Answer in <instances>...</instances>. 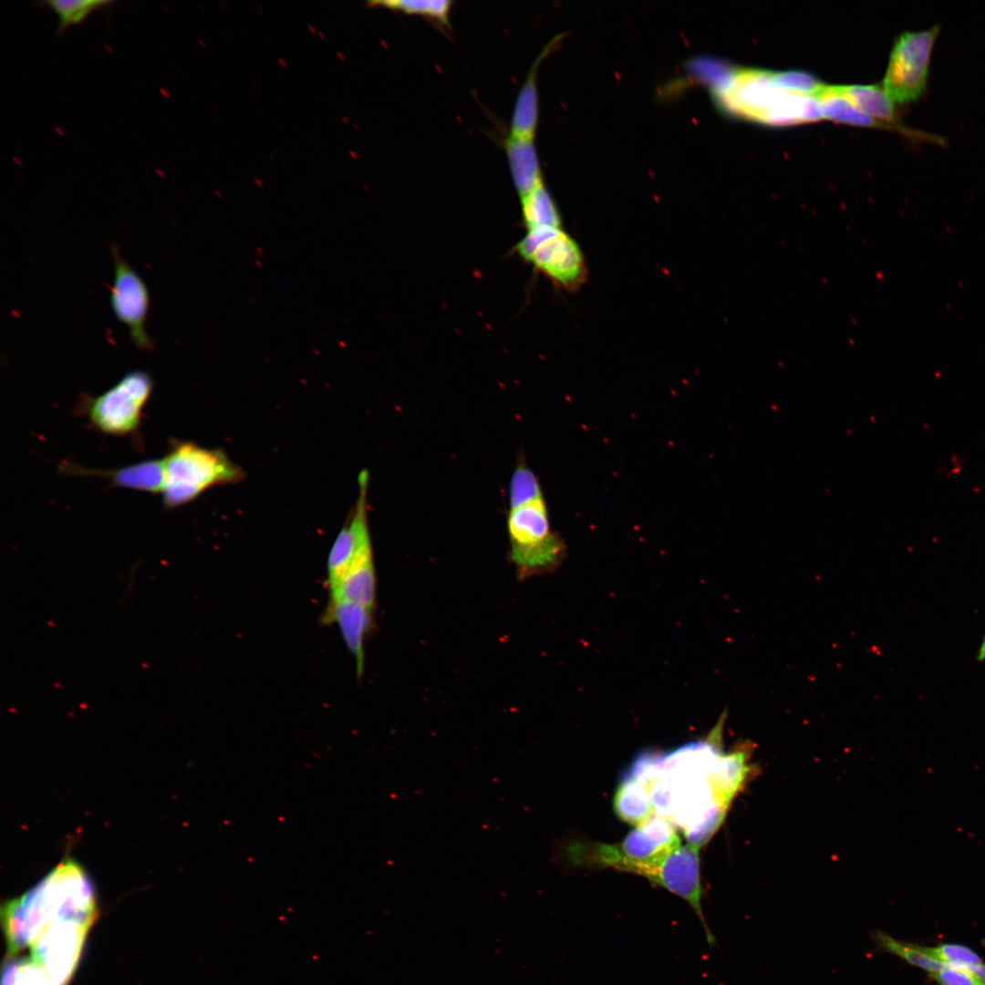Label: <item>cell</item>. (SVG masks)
<instances>
[{
    "instance_id": "obj_1",
    "label": "cell",
    "mask_w": 985,
    "mask_h": 985,
    "mask_svg": "<svg viewBox=\"0 0 985 985\" xmlns=\"http://www.w3.org/2000/svg\"><path fill=\"white\" fill-rule=\"evenodd\" d=\"M724 720L725 714L706 740L651 757L648 783L655 781L664 789L668 821L683 829L688 844L699 849L719 829L750 772L740 752L721 748Z\"/></svg>"
},
{
    "instance_id": "obj_2",
    "label": "cell",
    "mask_w": 985,
    "mask_h": 985,
    "mask_svg": "<svg viewBox=\"0 0 985 985\" xmlns=\"http://www.w3.org/2000/svg\"><path fill=\"white\" fill-rule=\"evenodd\" d=\"M507 533L519 580L554 572L565 556L564 541L551 530L539 480L524 461L510 481Z\"/></svg>"
},
{
    "instance_id": "obj_3",
    "label": "cell",
    "mask_w": 985,
    "mask_h": 985,
    "mask_svg": "<svg viewBox=\"0 0 985 985\" xmlns=\"http://www.w3.org/2000/svg\"><path fill=\"white\" fill-rule=\"evenodd\" d=\"M710 91L722 113L761 124L787 126L823 118L814 97L781 88L768 69L736 67L726 83Z\"/></svg>"
},
{
    "instance_id": "obj_4",
    "label": "cell",
    "mask_w": 985,
    "mask_h": 985,
    "mask_svg": "<svg viewBox=\"0 0 985 985\" xmlns=\"http://www.w3.org/2000/svg\"><path fill=\"white\" fill-rule=\"evenodd\" d=\"M162 460V502L169 510L194 501L215 486L238 483L246 475L222 449L190 441H174Z\"/></svg>"
},
{
    "instance_id": "obj_5",
    "label": "cell",
    "mask_w": 985,
    "mask_h": 985,
    "mask_svg": "<svg viewBox=\"0 0 985 985\" xmlns=\"http://www.w3.org/2000/svg\"><path fill=\"white\" fill-rule=\"evenodd\" d=\"M680 845L674 825L653 814L618 844L574 841L566 846L565 855L574 866L612 867L634 873L639 866L659 862Z\"/></svg>"
},
{
    "instance_id": "obj_6",
    "label": "cell",
    "mask_w": 985,
    "mask_h": 985,
    "mask_svg": "<svg viewBox=\"0 0 985 985\" xmlns=\"http://www.w3.org/2000/svg\"><path fill=\"white\" fill-rule=\"evenodd\" d=\"M153 388V379L148 372L130 371L103 393L83 395L76 410L101 433L130 436L140 429Z\"/></svg>"
},
{
    "instance_id": "obj_7",
    "label": "cell",
    "mask_w": 985,
    "mask_h": 985,
    "mask_svg": "<svg viewBox=\"0 0 985 985\" xmlns=\"http://www.w3.org/2000/svg\"><path fill=\"white\" fill-rule=\"evenodd\" d=\"M940 27L934 25L903 32L896 39L883 79V88L895 103L918 100L927 90L930 59Z\"/></svg>"
},
{
    "instance_id": "obj_8",
    "label": "cell",
    "mask_w": 985,
    "mask_h": 985,
    "mask_svg": "<svg viewBox=\"0 0 985 985\" xmlns=\"http://www.w3.org/2000/svg\"><path fill=\"white\" fill-rule=\"evenodd\" d=\"M114 276L110 286V306L121 324L129 329L131 342L141 351H150L155 342L147 331L150 291L140 275L122 258L117 244L110 245Z\"/></svg>"
},
{
    "instance_id": "obj_9",
    "label": "cell",
    "mask_w": 985,
    "mask_h": 985,
    "mask_svg": "<svg viewBox=\"0 0 985 985\" xmlns=\"http://www.w3.org/2000/svg\"><path fill=\"white\" fill-rule=\"evenodd\" d=\"M634 873L684 899L700 920L708 943L715 944L702 909L699 848L680 845L659 862L642 866Z\"/></svg>"
},
{
    "instance_id": "obj_10",
    "label": "cell",
    "mask_w": 985,
    "mask_h": 985,
    "mask_svg": "<svg viewBox=\"0 0 985 985\" xmlns=\"http://www.w3.org/2000/svg\"><path fill=\"white\" fill-rule=\"evenodd\" d=\"M90 927L54 921L31 945V958L56 985H67L79 963Z\"/></svg>"
},
{
    "instance_id": "obj_11",
    "label": "cell",
    "mask_w": 985,
    "mask_h": 985,
    "mask_svg": "<svg viewBox=\"0 0 985 985\" xmlns=\"http://www.w3.org/2000/svg\"><path fill=\"white\" fill-rule=\"evenodd\" d=\"M527 262L555 285L567 290L578 289L587 276L580 247L561 228L545 227Z\"/></svg>"
},
{
    "instance_id": "obj_12",
    "label": "cell",
    "mask_w": 985,
    "mask_h": 985,
    "mask_svg": "<svg viewBox=\"0 0 985 985\" xmlns=\"http://www.w3.org/2000/svg\"><path fill=\"white\" fill-rule=\"evenodd\" d=\"M328 594V603L343 602L374 609L376 573L371 539L362 544L339 584Z\"/></svg>"
},
{
    "instance_id": "obj_13",
    "label": "cell",
    "mask_w": 985,
    "mask_h": 985,
    "mask_svg": "<svg viewBox=\"0 0 985 985\" xmlns=\"http://www.w3.org/2000/svg\"><path fill=\"white\" fill-rule=\"evenodd\" d=\"M373 616L374 609L337 602L327 604L322 617L324 623H336L338 626L346 646L355 658L359 678L364 672V645L373 627Z\"/></svg>"
},
{
    "instance_id": "obj_14",
    "label": "cell",
    "mask_w": 985,
    "mask_h": 985,
    "mask_svg": "<svg viewBox=\"0 0 985 985\" xmlns=\"http://www.w3.org/2000/svg\"><path fill=\"white\" fill-rule=\"evenodd\" d=\"M68 473L98 476L109 482L111 486L149 493H161L164 479L162 459H150L113 470H93L79 466L63 467Z\"/></svg>"
},
{
    "instance_id": "obj_15",
    "label": "cell",
    "mask_w": 985,
    "mask_h": 985,
    "mask_svg": "<svg viewBox=\"0 0 985 985\" xmlns=\"http://www.w3.org/2000/svg\"><path fill=\"white\" fill-rule=\"evenodd\" d=\"M561 36H555L534 59L521 86L511 116L509 135L516 138L534 139L539 119L537 72L543 59L557 44Z\"/></svg>"
},
{
    "instance_id": "obj_16",
    "label": "cell",
    "mask_w": 985,
    "mask_h": 985,
    "mask_svg": "<svg viewBox=\"0 0 985 985\" xmlns=\"http://www.w3.org/2000/svg\"><path fill=\"white\" fill-rule=\"evenodd\" d=\"M503 147L512 180L520 197L544 182L534 139L509 135L503 142Z\"/></svg>"
},
{
    "instance_id": "obj_17",
    "label": "cell",
    "mask_w": 985,
    "mask_h": 985,
    "mask_svg": "<svg viewBox=\"0 0 985 985\" xmlns=\"http://www.w3.org/2000/svg\"><path fill=\"white\" fill-rule=\"evenodd\" d=\"M613 807L621 820L636 826L654 814L648 787L626 775L615 793Z\"/></svg>"
},
{
    "instance_id": "obj_18",
    "label": "cell",
    "mask_w": 985,
    "mask_h": 985,
    "mask_svg": "<svg viewBox=\"0 0 985 985\" xmlns=\"http://www.w3.org/2000/svg\"><path fill=\"white\" fill-rule=\"evenodd\" d=\"M520 199L523 221L527 230L541 227L561 228L559 211L544 182Z\"/></svg>"
},
{
    "instance_id": "obj_19",
    "label": "cell",
    "mask_w": 985,
    "mask_h": 985,
    "mask_svg": "<svg viewBox=\"0 0 985 985\" xmlns=\"http://www.w3.org/2000/svg\"><path fill=\"white\" fill-rule=\"evenodd\" d=\"M814 98L819 104L823 118L854 126L889 130L885 124L872 119L852 105L835 90L834 86L826 85Z\"/></svg>"
},
{
    "instance_id": "obj_20",
    "label": "cell",
    "mask_w": 985,
    "mask_h": 985,
    "mask_svg": "<svg viewBox=\"0 0 985 985\" xmlns=\"http://www.w3.org/2000/svg\"><path fill=\"white\" fill-rule=\"evenodd\" d=\"M870 937L877 949L897 956L908 964L929 973L945 966L930 957L925 951L924 946L897 939L882 930L873 931Z\"/></svg>"
},
{
    "instance_id": "obj_21",
    "label": "cell",
    "mask_w": 985,
    "mask_h": 985,
    "mask_svg": "<svg viewBox=\"0 0 985 985\" xmlns=\"http://www.w3.org/2000/svg\"><path fill=\"white\" fill-rule=\"evenodd\" d=\"M452 4L453 2L451 0H384L370 2L373 6L392 9L406 15L420 16L443 28L450 27V15Z\"/></svg>"
},
{
    "instance_id": "obj_22",
    "label": "cell",
    "mask_w": 985,
    "mask_h": 985,
    "mask_svg": "<svg viewBox=\"0 0 985 985\" xmlns=\"http://www.w3.org/2000/svg\"><path fill=\"white\" fill-rule=\"evenodd\" d=\"M1 985H56L33 959L6 957L2 966Z\"/></svg>"
},
{
    "instance_id": "obj_23",
    "label": "cell",
    "mask_w": 985,
    "mask_h": 985,
    "mask_svg": "<svg viewBox=\"0 0 985 985\" xmlns=\"http://www.w3.org/2000/svg\"><path fill=\"white\" fill-rule=\"evenodd\" d=\"M106 0H48L42 2L58 17L57 34H62L70 26L85 20L92 12L104 5H110Z\"/></svg>"
},
{
    "instance_id": "obj_24",
    "label": "cell",
    "mask_w": 985,
    "mask_h": 985,
    "mask_svg": "<svg viewBox=\"0 0 985 985\" xmlns=\"http://www.w3.org/2000/svg\"><path fill=\"white\" fill-rule=\"evenodd\" d=\"M925 951L945 966L972 969L980 965V957L970 948L960 944L942 943L936 947H924Z\"/></svg>"
},
{
    "instance_id": "obj_25",
    "label": "cell",
    "mask_w": 985,
    "mask_h": 985,
    "mask_svg": "<svg viewBox=\"0 0 985 985\" xmlns=\"http://www.w3.org/2000/svg\"><path fill=\"white\" fill-rule=\"evenodd\" d=\"M772 77L781 88L814 98L826 86L813 74L801 70H772Z\"/></svg>"
},
{
    "instance_id": "obj_26",
    "label": "cell",
    "mask_w": 985,
    "mask_h": 985,
    "mask_svg": "<svg viewBox=\"0 0 985 985\" xmlns=\"http://www.w3.org/2000/svg\"><path fill=\"white\" fill-rule=\"evenodd\" d=\"M929 976L939 985H982L972 970L959 967L944 966Z\"/></svg>"
},
{
    "instance_id": "obj_27",
    "label": "cell",
    "mask_w": 985,
    "mask_h": 985,
    "mask_svg": "<svg viewBox=\"0 0 985 985\" xmlns=\"http://www.w3.org/2000/svg\"><path fill=\"white\" fill-rule=\"evenodd\" d=\"M971 970L975 973V975L980 980L982 985H985V964L981 963L980 965L975 967Z\"/></svg>"
},
{
    "instance_id": "obj_28",
    "label": "cell",
    "mask_w": 985,
    "mask_h": 985,
    "mask_svg": "<svg viewBox=\"0 0 985 985\" xmlns=\"http://www.w3.org/2000/svg\"><path fill=\"white\" fill-rule=\"evenodd\" d=\"M978 658H979V660L985 661V636H984V638L982 639V642H981V645L980 647Z\"/></svg>"
}]
</instances>
